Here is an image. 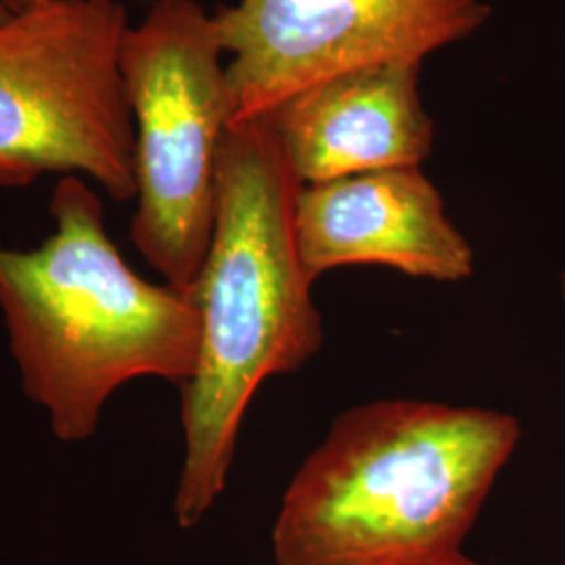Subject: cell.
<instances>
[{
    "instance_id": "obj_2",
    "label": "cell",
    "mask_w": 565,
    "mask_h": 565,
    "mask_svg": "<svg viewBox=\"0 0 565 565\" xmlns=\"http://www.w3.org/2000/svg\"><path fill=\"white\" fill-rule=\"evenodd\" d=\"M520 438L518 417L494 408H348L282 494L275 565L455 564Z\"/></svg>"
},
{
    "instance_id": "obj_11",
    "label": "cell",
    "mask_w": 565,
    "mask_h": 565,
    "mask_svg": "<svg viewBox=\"0 0 565 565\" xmlns=\"http://www.w3.org/2000/svg\"><path fill=\"white\" fill-rule=\"evenodd\" d=\"M452 565H484V564H478V562H473V559H469L467 555H461L457 562Z\"/></svg>"
},
{
    "instance_id": "obj_5",
    "label": "cell",
    "mask_w": 565,
    "mask_h": 565,
    "mask_svg": "<svg viewBox=\"0 0 565 565\" xmlns=\"http://www.w3.org/2000/svg\"><path fill=\"white\" fill-rule=\"evenodd\" d=\"M128 28L120 0H49L0 21V186L84 174L116 202L137 198Z\"/></svg>"
},
{
    "instance_id": "obj_9",
    "label": "cell",
    "mask_w": 565,
    "mask_h": 565,
    "mask_svg": "<svg viewBox=\"0 0 565 565\" xmlns=\"http://www.w3.org/2000/svg\"><path fill=\"white\" fill-rule=\"evenodd\" d=\"M42 2H49V0H7V4H9V9H11V11H21V9H30V7H36V4H42Z\"/></svg>"
},
{
    "instance_id": "obj_10",
    "label": "cell",
    "mask_w": 565,
    "mask_h": 565,
    "mask_svg": "<svg viewBox=\"0 0 565 565\" xmlns=\"http://www.w3.org/2000/svg\"><path fill=\"white\" fill-rule=\"evenodd\" d=\"M13 11L9 9V4H7V0H0V21L7 20L9 15H11Z\"/></svg>"
},
{
    "instance_id": "obj_1",
    "label": "cell",
    "mask_w": 565,
    "mask_h": 565,
    "mask_svg": "<svg viewBox=\"0 0 565 565\" xmlns=\"http://www.w3.org/2000/svg\"><path fill=\"white\" fill-rule=\"evenodd\" d=\"M300 189L273 118L226 128L212 239L189 287L202 335L195 373L181 387L184 457L174 515L182 530L221 499L260 385L300 371L323 345L315 281L296 239Z\"/></svg>"
},
{
    "instance_id": "obj_3",
    "label": "cell",
    "mask_w": 565,
    "mask_h": 565,
    "mask_svg": "<svg viewBox=\"0 0 565 565\" xmlns=\"http://www.w3.org/2000/svg\"><path fill=\"white\" fill-rule=\"evenodd\" d=\"M49 212L55 231L36 249L0 245V310L25 396L74 445L95 436L121 385L186 384L202 324L189 289L145 281L126 264L81 177L57 182Z\"/></svg>"
},
{
    "instance_id": "obj_6",
    "label": "cell",
    "mask_w": 565,
    "mask_h": 565,
    "mask_svg": "<svg viewBox=\"0 0 565 565\" xmlns=\"http://www.w3.org/2000/svg\"><path fill=\"white\" fill-rule=\"evenodd\" d=\"M482 0H239L212 15L233 124L277 114L345 72L422 61L490 20Z\"/></svg>"
},
{
    "instance_id": "obj_7",
    "label": "cell",
    "mask_w": 565,
    "mask_h": 565,
    "mask_svg": "<svg viewBox=\"0 0 565 565\" xmlns=\"http://www.w3.org/2000/svg\"><path fill=\"white\" fill-rule=\"evenodd\" d=\"M296 239L310 281L340 266L382 264L415 279L457 282L476 266L422 166L302 184Z\"/></svg>"
},
{
    "instance_id": "obj_12",
    "label": "cell",
    "mask_w": 565,
    "mask_h": 565,
    "mask_svg": "<svg viewBox=\"0 0 565 565\" xmlns=\"http://www.w3.org/2000/svg\"><path fill=\"white\" fill-rule=\"evenodd\" d=\"M559 285H562V298L565 300V273L562 275V279H559Z\"/></svg>"
},
{
    "instance_id": "obj_8",
    "label": "cell",
    "mask_w": 565,
    "mask_h": 565,
    "mask_svg": "<svg viewBox=\"0 0 565 565\" xmlns=\"http://www.w3.org/2000/svg\"><path fill=\"white\" fill-rule=\"evenodd\" d=\"M422 61L345 72L306 88L270 118L302 184L422 166L434 147Z\"/></svg>"
},
{
    "instance_id": "obj_4",
    "label": "cell",
    "mask_w": 565,
    "mask_h": 565,
    "mask_svg": "<svg viewBox=\"0 0 565 565\" xmlns=\"http://www.w3.org/2000/svg\"><path fill=\"white\" fill-rule=\"evenodd\" d=\"M223 46L198 0H153L121 44L135 118L137 212L130 242L168 285L189 289L216 212V172L231 120Z\"/></svg>"
}]
</instances>
